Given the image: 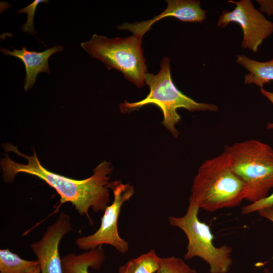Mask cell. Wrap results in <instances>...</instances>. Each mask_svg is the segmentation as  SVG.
<instances>
[{"label": "cell", "mask_w": 273, "mask_h": 273, "mask_svg": "<svg viewBox=\"0 0 273 273\" xmlns=\"http://www.w3.org/2000/svg\"><path fill=\"white\" fill-rule=\"evenodd\" d=\"M48 2V1L46 0H34L27 7L18 11V14L25 13L27 15V20L26 22L21 27V29L23 31L28 32L33 36L36 34L33 26V19L36 9L39 4L43 3L47 4Z\"/></svg>", "instance_id": "obj_17"}, {"label": "cell", "mask_w": 273, "mask_h": 273, "mask_svg": "<svg viewBox=\"0 0 273 273\" xmlns=\"http://www.w3.org/2000/svg\"><path fill=\"white\" fill-rule=\"evenodd\" d=\"M157 273H197L183 259L174 256L161 258L159 268Z\"/></svg>", "instance_id": "obj_16"}, {"label": "cell", "mask_w": 273, "mask_h": 273, "mask_svg": "<svg viewBox=\"0 0 273 273\" xmlns=\"http://www.w3.org/2000/svg\"><path fill=\"white\" fill-rule=\"evenodd\" d=\"M145 83L150 88L149 94L141 101L129 103L124 101L120 103L119 109L123 113H129L149 104L157 106L162 111L164 126L176 138L178 131L175 125L180 120L177 112L178 108L190 111H209L217 112L218 107L213 104L199 103L184 94L174 85L170 74V59L164 57L160 62V69L157 74L147 73Z\"/></svg>", "instance_id": "obj_4"}, {"label": "cell", "mask_w": 273, "mask_h": 273, "mask_svg": "<svg viewBox=\"0 0 273 273\" xmlns=\"http://www.w3.org/2000/svg\"><path fill=\"white\" fill-rule=\"evenodd\" d=\"M39 265L37 260H27L9 249L0 250L1 273H33Z\"/></svg>", "instance_id": "obj_14"}, {"label": "cell", "mask_w": 273, "mask_h": 273, "mask_svg": "<svg viewBox=\"0 0 273 273\" xmlns=\"http://www.w3.org/2000/svg\"><path fill=\"white\" fill-rule=\"evenodd\" d=\"M142 38L134 34L124 38H108L94 34L80 45L91 57L102 62L109 70L120 71L126 79L141 88L145 83L148 73L142 48Z\"/></svg>", "instance_id": "obj_5"}, {"label": "cell", "mask_w": 273, "mask_h": 273, "mask_svg": "<svg viewBox=\"0 0 273 273\" xmlns=\"http://www.w3.org/2000/svg\"><path fill=\"white\" fill-rule=\"evenodd\" d=\"M261 273H272V272L267 268H265Z\"/></svg>", "instance_id": "obj_23"}, {"label": "cell", "mask_w": 273, "mask_h": 273, "mask_svg": "<svg viewBox=\"0 0 273 273\" xmlns=\"http://www.w3.org/2000/svg\"><path fill=\"white\" fill-rule=\"evenodd\" d=\"M72 230L70 216L61 212L55 222L47 228L40 240L31 244L40 273H63L59 245L64 236Z\"/></svg>", "instance_id": "obj_9"}, {"label": "cell", "mask_w": 273, "mask_h": 273, "mask_svg": "<svg viewBox=\"0 0 273 273\" xmlns=\"http://www.w3.org/2000/svg\"><path fill=\"white\" fill-rule=\"evenodd\" d=\"M272 206H273V192L262 200L243 206L241 213L243 215H247Z\"/></svg>", "instance_id": "obj_18"}, {"label": "cell", "mask_w": 273, "mask_h": 273, "mask_svg": "<svg viewBox=\"0 0 273 273\" xmlns=\"http://www.w3.org/2000/svg\"><path fill=\"white\" fill-rule=\"evenodd\" d=\"M236 61L249 72L245 76V83L254 84L261 88L273 80V59L260 62L242 55L237 56Z\"/></svg>", "instance_id": "obj_13"}, {"label": "cell", "mask_w": 273, "mask_h": 273, "mask_svg": "<svg viewBox=\"0 0 273 273\" xmlns=\"http://www.w3.org/2000/svg\"><path fill=\"white\" fill-rule=\"evenodd\" d=\"M33 273H40V268L38 265Z\"/></svg>", "instance_id": "obj_22"}, {"label": "cell", "mask_w": 273, "mask_h": 273, "mask_svg": "<svg viewBox=\"0 0 273 273\" xmlns=\"http://www.w3.org/2000/svg\"><path fill=\"white\" fill-rule=\"evenodd\" d=\"M257 212L260 216L273 222V206L261 209Z\"/></svg>", "instance_id": "obj_20"}, {"label": "cell", "mask_w": 273, "mask_h": 273, "mask_svg": "<svg viewBox=\"0 0 273 273\" xmlns=\"http://www.w3.org/2000/svg\"><path fill=\"white\" fill-rule=\"evenodd\" d=\"M229 2L235 4L236 7L231 11H222L217 26L224 28L231 22L238 23L243 34L242 48L257 52L263 40L273 33V22L256 9L250 0Z\"/></svg>", "instance_id": "obj_8"}, {"label": "cell", "mask_w": 273, "mask_h": 273, "mask_svg": "<svg viewBox=\"0 0 273 273\" xmlns=\"http://www.w3.org/2000/svg\"><path fill=\"white\" fill-rule=\"evenodd\" d=\"M161 258L154 250H151L120 266L118 273H157Z\"/></svg>", "instance_id": "obj_15"}, {"label": "cell", "mask_w": 273, "mask_h": 273, "mask_svg": "<svg viewBox=\"0 0 273 273\" xmlns=\"http://www.w3.org/2000/svg\"><path fill=\"white\" fill-rule=\"evenodd\" d=\"M165 2L167 4V8L159 15L140 22L123 23L118 26V29L128 30L133 34L143 37L154 23L165 17H173L185 22H201L206 18L207 12L201 8L199 1L166 0Z\"/></svg>", "instance_id": "obj_10"}, {"label": "cell", "mask_w": 273, "mask_h": 273, "mask_svg": "<svg viewBox=\"0 0 273 273\" xmlns=\"http://www.w3.org/2000/svg\"><path fill=\"white\" fill-rule=\"evenodd\" d=\"M256 2L260 6L261 12L265 13L268 16H273V0H257Z\"/></svg>", "instance_id": "obj_19"}, {"label": "cell", "mask_w": 273, "mask_h": 273, "mask_svg": "<svg viewBox=\"0 0 273 273\" xmlns=\"http://www.w3.org/2000/svg\"><path fill=\"white\" fill-rule=\"evenodd\" d=\"M260 92L262 95L273 104V92H269L263 87L260 88ZM266 128L267 129H273V123H268L266 124Z\"/></svg>", "instance_id": "obj_21"}, {"label": "cell", "mask_w": 273, "mask_h": 273, "mask_svg": "<svg viewBox=\"0 0 273 273\" xmlns=\"http://www.w3.org/2000/svg\"><path fill=\"white\" fill-rule=\"evenodd\" d=\"M13 49L10 51L4 48H1V51L5 55H10L18 58L24 63L26 76L24 82L25 91L32 88L36 81L37 75L41 72L50 73L49 66V59L54 54L63 49V46L56 45L41 52L30 51L26 47L21 50Z\"/></svg>", "instance_id": "obj_11"}, {"label": "cell", "mask_w": 273, "mask_h": 273, "mask_svg": "<svg viewBox=\"0 0 273 273\" xmlns=\"http://www.w3.org/2000/svg\"><path fill=\"white\" fill-rule=\"evenodd\" d=\"M3 147L6 152H14L27 161V164L19 163L4 154L5 157L1 159V166L5 182H13L16 175L20 172L36 176L56 190L61 204L71 203L80 215L87 216L91 224L89 208L96 212H104L108 206L109 179L112 171L110 163L103 161L93 170L91 176L77 180L49 171L40 164L34 150L33 155L29 156L22 154L12 144H5Z\"/></svg>", "instance_id": "obj_1"}, {"label": "cell", "mask_w": 273, "mask_h": 273, "mask_svg": "<svg viewBox=\"0 0 273 273\" xmlns=\"http://www.w3.org/2000/svg\"><path fill=\"white\" fill-rule=\"evenodd\" d=\"M245 184L232 170L223 152L205 160L194 177L191 199L200 209L215 212L239 205Z\"/></svg>", "instance_id": "obj_2"}, {"label": "cell", "mask_w": 273, "mask_h": 273, "mask_svg": "<svg viewBox=\"0 0 273 273\" xmlns=\"http://www.w3.org/2000/svg\"><path fill=\"white\" fill-rule=\"evenodd\" d=\"M105 259L102 246L76 255L71 253L63 257V273H89L88 268L99 269Z\"/></svg>", "instance_id": "obj_12"}, {"label": "cell", "mask_w": 273, "mask_h": 273, "mask_svg": "<svg viewBox=\"0 0 273 273\" xmlns=\"http://www.w3.org/2000/svg\"><path fill=\"white\" fill-rule=\"evenodd\" d=\"M109 188L113 193V201L106 208L99 229L94 234L78 238L75 244L80 249L88 251L103 244L113 246L121 254L129 249L128 243L119 235L118 219L122 205L134 193V188L121 180L110 181Z\"/></svg>", "instance_id": "obj_7"}, {"label": "cell", "mask_w": 273, "mask_h": 273, "mask_svg": "<svg viewBox=\"0 0 273 273\" xmlns=\"http://www.w3.org/2000/svg\"><path fill=\"white\" fill-rule=\"evenodd\" d=\"M199 209L189 198L184 215L168 217L169 223L181 230L187 236L188 243L184 258L199 257L209 265L210 273H227L233 264V248L226 245L218 247L214 245V237L209 225L199 219Z\"/></svg>", "instance_id": "obj_6"}, {"label": "cell", "mask_w": 273, "mask_h": 273, "mask_svg": "<svg viewBox=\"0 0 273 273\" xmlns=\"http://www.w3.org/2000/svg\"><path fill=\"white\" fill-rule=\"evenodd\" d=\"M233 171L245 184L244 200L254 203L273 188V148L258 140L226 145L223 151Z\"/></svg>", "instance_id": "obj_3"}]
</instances>
